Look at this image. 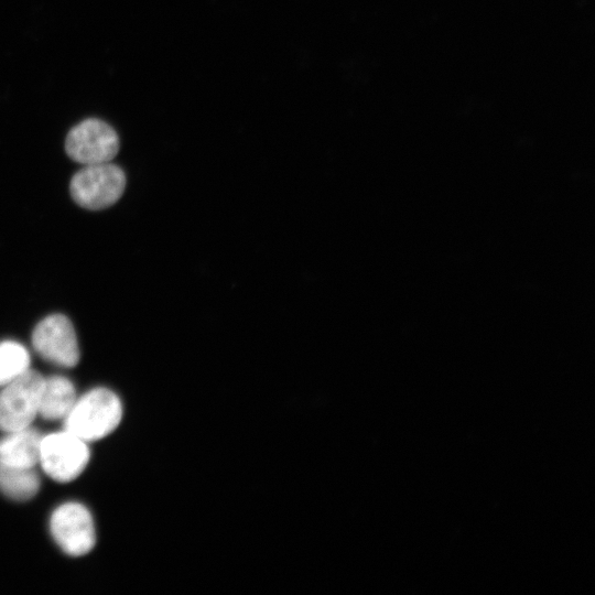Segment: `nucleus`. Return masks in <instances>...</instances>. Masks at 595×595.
I'll return each instance as SVG.
<instances>
[{
    "instance_id": "nucleus-1",
    "label": "nucleus",
    "mask_w": 595,
    "mask_h": 595,
    "mask_svg": "<svg viewBox=\"0 0 595 595\" xmlns=\"http://www.w3.org/2000/svg\"><path fill=\"white\" fill-rule=\"evenodd\" d=\"M121 418L122 405L117 394L106 388H95L76 399L63 420L66 431L90 442L110 434Z\"/></svg>"
},
{
    "instance_id": "nucleus-5",
    "label": "nucleus",
    "mask_w": 595,
    "mask_h": 595,
    "mask_svg": "<svg viewBox=\"0 0 595 595\" xmlns=\"http://www.w3.org/2000/svg\"><path fill=\"white\" fill-rule=\"evenodd\" d=\"M67 155L83 165L110 162L119 150V138L107 122L88 118L74 126L65 140Z\"/></svg>"
},
{
    "instance_id": "nucleus-7",
    "label": "nucleus",
    "mask_w": 595,
    "mask_h": 595,
    "mask_svg": "<svg viewBox=\"0 0 595 595\" xmlns=\"http://www.w3.org/2000/svg\"><path fill=\"white\" fill-rule=\"evenodd\" d=\"M50 530L58 547L72 556L88 553L96 542L93 517L78 502H66L57 507L51 516Z\"/></svg>"
},
{
    "instance_id": "nucleus-10",
    "label": "nucleus",
    "mask_w": 595,
    "mask_h": 595,
    "mask_svg": "<svg viewBox=\"0 0 595 595\" xmlns=\"http://www.w3.org/2000/svg\"><path fill=\"white\" fill-rule=\"evenodd\" d=\"M40 488V478L34 467H18L0 464V491L7 497L24 501L33 498Z\"/></svg>"
},
{
    "instance_id": "nucleus-11",
    "label": "nucleus",
    "mask_w": 595,
    "mask_h": 595,
    "mask_svg": "<svg viewBox=\"0 0 595 595\" xmlns=\"http://www.w3.org/2000/svg\"><path fill=\"white\" fill-rule=\"evenodd\" d=\"M30 369V354L20 343L0 342V386L14 380Z\"/></svg>"
},
{
    "instance_id": "nucleus-9",
    "label": "nucleus",
    "mask_w": 595,
    "mask_h": 595,
    "mask_svg": "<svg viewBox=\"0 0 595 595\" xmlns=\"http://www.w3.org/2000/svg\"><path fill=\"white\" fill-rule=\"evenodd\" d=\"M76 401L75 388L63 376L44 378L40 397L39 414L45 420L64 419Z\"/></svg>"
},
{
    "instance_id": "nucleus-3",
    "label": "nucleus",
    "mask_w": 595,
    "mask_h": 595,
    "mask_svg": "<svg viewBox=\"0 0 595 595\" xmlns=\"http://www.w3.org/2000/svg\"><path fill=\"white\" fill-rule=\"evenodd\" d=\"M44 377L28 369L3 386L0 392V430L11 432L28 428L39 414Z\"/></svg>"
},
{
    "instance_id": "nucleus-4",
    "label": "nucleus",
    "mask_w": 595,
    "mask_h": 595,
    "mask_svg": "<svg viewBox=\"0 0 595 595\" xmlns=\"http://www.w3.org/2000/svg\"><path fill=\"white\" fill-rule=\"evenodd\" d=\"M89 455L87 442L64 430L42 437L39 463L52 479L67 483L82 474Z\"/></svg>"
},
{
    "instance_id": "nucleus-2",
    "label": "nucleus",
    "mask_w": 595,
    "mask_h": 595,
    "mask_svg": "<svg viewBox=\"0 0 595 595\" xmlns=\"http://www.w3.org/2000/svg\"><path fill=\"white\" fill-rule=\"evenodd\" d=\"M126 187V175L110 162L84 165L69 183L71 196L79 206L98 210L113 205Z\"/></svg>"
},
{
    "instance_id": "nucleus-8",
    "label": "nucleus",
    "mask_w": 595,
    "mask_h": 595,
    "mask_svg": "<svg viewBox=\"0 0 595 595\" xmlns=\"http://www.w3.org/2000/svg\"><path fill=\"white\" fill-rule=\"evenodd\" d=\"M6 433L0 439V464L34 467L39 463L43 436L30 426Z\"/></svg>"
},
{
    "instance_id": "nucleus-6",
    "label": "nucleus",
    "mask_w": 595,
    "mask_h": 595,
    "mask_svg": "<svg viewBox=\"0 0 595 595\" xmlns=\"http://www.w3.org/2000/svg\"><path fill=\"white\" fill-rule=\"evenodd\" d=\"M32 345L43 359L55 366L72 368L78 364L76 332L63 314H51L41 320L32 332Z\"/></svg>"
}]
</instances>
